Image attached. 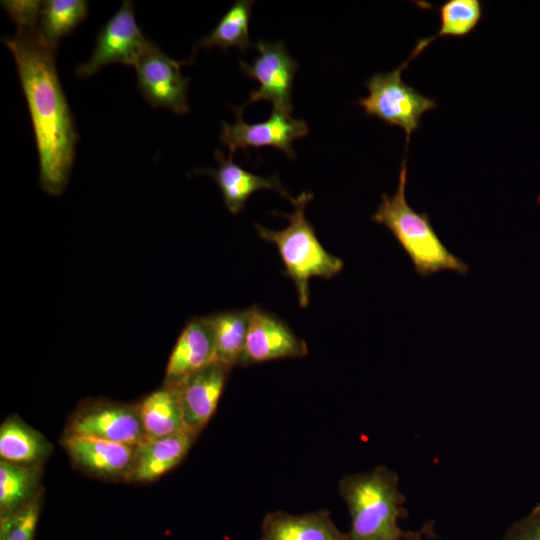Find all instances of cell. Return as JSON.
Segmentation results:
<instances>
[{
    "label": "cell",
    "mask_w": 540,
    "mask_h": 540,
    "mask_svg": "<svg viewBox=\"0 0 540 540\" xmlns=\"http://www.w3.org/2000/svg\"><path fill=\"white\" fill-rule=\"evenodd\" d=\"M62 445L72 464L93 477L132 481L136 447L97 438L63 435Z\"/></svg>",
    "instance_id": "8fae6325"
},
{
    "label": "cell",
    "mask_w": 540,
    "mask_h": 540,
    "mask_svg": "<svg viewBox=\"0 0 540 540\" xmlns=\"http://www.w3.org/2000/svg\"><path fill=\"white\" fill-rule=\"evenodd\" d=\"M53 450L38 430L17 415L8 416L0 426V459L28 466L43 465Z\"/></svg>",
    "instance_id": "ac0fdd59"
},
{
    "label": "cell",
    "mask_w": 540,
    "mask_h": 540,
    "mask_svg": "<svg viewBox=\"0 0 540 540\" xmlns=\"http://www.w3.org/2000/svg\"><path fill=\"white\" fill-rule=\"evenodd\" d=\"M417 56L412 51L409 58L393 71L371 76L366 81L368 95L356 102L367 116L376 117L388 126L402 128L406 144L418 129L423 114L437 106L434 99L426 97L402 79V72Z\"/></svg>",
    "instance_id": "5b68a950"
},
{
    "label": "cell",
    "mask_w": 540,
    "mask_h": 540,
    "mask_svg": "<svg viewBox=\"0 0 540 540\" xmlns=\"http://www.w3.org/2000/svg\"><path fill=\"white\" fill-rule=\"evenodd\" d=\"M64 435L97 438L138 446L148 437L138 404L106 399L87 400L70 416Z\"/></svg>",
    "instance_id": "8992f818"
},
{
    "label": "cell",
    "mask_w": 540,
    "mask_h": 540,
    "mask_svg": "<svg viewBox=\"0 0 540 540\" xmlns=\"http://www.w3.org/2000/svg\"><path fill=\"white\" fill-rule=\"evenodd\" d=\"M3 43L14 57L34 128L39 156V184L48 194L66 189L78 135L61 88L55 51L39 26L17 28Z\"/></svg>",
    "instance_id": "6da1fadb"
},
{
    "label": "cell",
    "mask_w": 540,
    "mask_h": 540,
    "mask_svg": "<svg viewBox=\"0 0 540 540\" xmlns=\"http://www.w3.org/2000/svg\"><path fill=\"white\" fill-rule=\"evenodd\" d=\"M312 198L311 192H302L291 200L294 210L290 214L273 212L288 219L289 225L282 230L274 231L255 224L259 236L277 247L285 267L283 274L294 283L302 308L310 303L312 278L330 279L344 268V261L325 250L315 228L306 219L305 208Z\"/></svg>",
    "instance_id": "277c9868"
},
{
    "label": "cell",
    "mask_w": 540,
    "mask_h": 540,
    "mask_svg": "<svg viewBox=\"0 0 540 540\" xmlns=\"http://www.w3.org/2000/svg\"><path fill=\"white\" fill-rule=\"evenodd\" d=\"M214 156L217 161L216 169L201 168L194 173L210 175L215 180L225 206L232 214H238L249 197L261 189H273L290 201L293 199L276 175L262 177L248 172L233 161V154L226 157L221 150H216Z\"/></svg>",
    "instance_id": "9a60e30c"
},
{
    "label": "cell",
    "mask_w": 540,
    "mask_h": 540,
    "mask_svg": "<svg viewBox=\"0 0 540 540\" xmlns=\"http://www.w3.org/2000/svg\"><path fill=\"white\" fill-rule=\"evenodd\" d=\"M440 28L434 40L443 37H465L472 33L483 16L479 0H448L437 8Z\"/></svg>",
    "instance_id": "cb8c5ba5"
},
{
    "label": "cell",
    "mask_w": 540,
    "mask_h": 540,
    "mask_svg": "<svg viewBox=\"0 0 540 540\" xmlns=\"http://www.w3.org/2000/svg\"><path fill=\"white\" fill-rule=\"evenodd\" d=\"M236 120L233 124L222 122L220 133L221 142L228 147L230 154L241 149L247 155L248 148L259 149L271 146L286 154L289 158L295 157L292 148L293 142L307 135L308 127L304 120L296 119L290 114L273 109L270 117L259 123H247L243 120V109L231 106Z\"/></svg>",
    "instance_id": "30bf717a"
},
{
    "label": "cell",
    "mask_w": 540,
    "mask_h": 540,
    "mask_svg": "<svg viewBox=\"0 0 540 540\" xmlns=\"http://www.w3.org/2000/svg\"><path fill=\"white\" fill-rule=\"evenodd\" d=\"M308 347L277 315L256 305L251 306V318L240 366L284 358H300Z\"/></svg>",
    "instance_id": "7c38bea8"
},
{
    "label": "cell",
    "mask_w": 540,
    "mask_h": 540,
    "mask_svg": "<svg viewBox=\"0 0 540 540\" xmlns=\"http://www.w3.org/2000/svg\"><path fill=\"white\" fill-rule=\"evenodd\" d=\"M254 47L259 55L253 63L240 60L239 66L248 77L259 83V87L251 91L248 100L240 107L244 110L253 102L266 100L273 104V109L290 114L293 111L292 84L298 62L282 41L257 40Z\"/></svg>",
    "instance_id": "52a82bcc"
},
{
    "label": "cell",
    "mask_w": 540,
    "mask_h": 540,
    "mask_svg": "<svg viewBox=\"0 0 540 540\" xmlns=\"http://www.w3.org/2000/svg\"><path fill=\"white\" fill-rule=\"evenodd\" d=\"M407 159H403L395 193H383L381 203L371 216L385 226L411 260L420 277L441 271L466 275L469 266L450 252L436 233L426 212H417L407 202Z\"/></svg>",
    "instance_id": "3957f363"
},
{
    "label": "cell",
    "mask_w": 540,
    "mask_h": 540,
    "mask_svg": "<svg viewBox=\"0 0 540 540\" xmlns=\"http://www.w3.org/2000/svg\"><path fill=\"white\" fill-rule=\"evenodd\" d=\"M208 317L214 333L216 360L231 368L240 366L250 324L251 307L217 312Z\"/></svg>",
    "instance_id": "44dd1931"
},
{
    "label": "cell",
    "mask_w": 540,
    "mask_h": 540,
    "mask_svg": "<svg viewBox=\"0 0 540 540\" xmlns=\"http://www.w3.org/2000/svg\"><path fill=\"white\" fill-rule=\"evenodd\" d=\"M43 494L0 519V540H34L40 517Z\"/></svg>",
    "instance_id": "d4e9b609"
},
{
    "label": "cell",
    "mask_w": 540,
    "mask_h": 540,
    "mask_svg": "<svg viewBox=\"0 0 540 540\" xmlns=\"http://www.w3.org/2000/svg\"><path fill=\"white\" fill-rule=\"evenodd\" d=\"M88 14L84 0L44 1L39 18V30L44 40L57 48L59 40L70 34Z\"/></svg>",
    "instance_id": "603a6c76"
},
{
    "label": "cell",
    "mask_w": 540,
    "mask_h": 540,
    "mask_svg": "<svg viewBox=\"0 0 540 540\" xmlns=\"http://www.w3.org/2000/svg\"><path fill=\"white\" fill-rule=\"evenodd\" d=\"M149 41L136 23L133 1L126 0L100 30L89 60L78 65L75 72L87 78L108 64L135 67Z\"/></svg>",
    "instance_id": "ba28073f"
},
{
    "label": "cell",
    "mask_w": 540,
    "mask_h": 540,
    "mask_svg": "<svg viewBox=\"0 0 540 540\" xmlns=\"http://www.w3.org/2000/svg\"><path fill=\"white\" fill-rule=\"evenodd\" d=\"M42 465L28 466L0 459V519L43 494Z\"/></svg>",
    "instance_id": "d6986e66"
},
{
    "label": "cell",
    "mask_w": 540,
    "mask_h": 540,
    "mask_svg": "<svg viewBox=\"0 0 540 540\" xmlns=\"http://www.w3.org/2000/svg\"><path fill=\"white\" fill-rule=\"evenodd\" d=\"M188 63L170 58L158 45L149 41L135 66L138 87L145 100L155 108L169 109L179 115L188 113L190 79L181 74V67Z\"/></svg>",
    "instance_id": "9c48e42d"
},
{
    "label": "cell",
    "mask_w": 540,
    "mask_h": 540,
    "mask_svg": "<svg viewBox=\"0 0 540 540\" xmlns=\"http://www.w3.org/2000/svg\"><path fill=\"white\" fill-rule=\"evenodd\" d=\"M399 475L385 465L363 473L347 474L338 491L350 515L346 540H424L435 536L434 522L419 530H404L399 522L408 516Z\"/></svg>",
    "instance_id": "7a4b0ae2"
},
{
    "label": "cell",
    "mask_w": 540,
    "mask_h": 540,
    "mask_svg": "<svg viewBox=\"0 0 540 540\" xmlns=\"http://www.w3.org/2000/svg\"><path fill=\"white\" fill-rule=\"evenodd\" d=\"M260 540H346L328 510L291 514L276 510L267 513L261 524Z\"/></svg>",
    "instance_id": "2e32d148"
},
{
    "label": "cell",
    "mask_w": 540,
    "mask_h": 540,
    "mask_svg": "<svg viewBox=\"0 0 540 540\" xmlns=\"http://www.w3.org/2000/svg\"><path fill=\"white\" fill-rule=\"evenodd\" d=\"M231 369L215 361L171 387L177 394L186 431L197 436L208 424L216 412Z\"/></svg>",
    "instance_id": "4fadbf2b"
},
{
    "label": "cell",
    "mask_w": 540,
    "mask_h": 540,
    "mask_svg": "<svg viewBox=\"0 0 540 540\" xmlns=\"http://www.w3.org/2000/svg\"><path fill=\"white\" fill-rule=\"evenodd\" d=\"M143 429L148 438L186 431L175 390L163 385L138 403Z\"/></svg>",
    "instance_id": "ffe728a7"
},
{
    "label": "cell",
    "mask_w": 540,
    "mask_h": 540,
    "mask_svg": "<svg viewBox=\"0 0 540 540\" xmlns=\"http://www.w3.org/2000/svg\"><path fill=\"white\" fill-rule=\"evenodd\" d=\"M2 7L15 22L17 28H35L39 26L43 1H2Z\"/></svg>",
    "instance_id": "484cf974"
},
{
    "label": "cell",
    "mask_w": 540,
    "mask_h": 540,
    "mask_svg": "<svg viewBox=\"0 0 540 540\" xmlns=\"http://www.w3.org/2000/svg\"><path fill=\"white\" fill-rule=\"evenodd\" d=\"M195 438L188 431H180L144 440L136 447L132 481L151 482L171 471L185 458Z\"/></svg>",
    "instance_id": "e0dca14e"
},
{
    "label": "cell",
    "mask_w": 540,
    "mask_h": 540,
    "mask_svg": "<svg viewBox=\"0 0 540 540\" xmlns=\"http://www.w3.org/2000/svg\"><path fill=\"white\" fill-rule=\"evenodd\" d=\"M502 540H540V504L514 521L505 531Z\"/></svg>",
    "instance_id": "4316f807"
},
{
    "label": "cell",
    "mask_w": 540,
    "mask_h": 540,
    "mask_svg": "<svg viewBox=\"0 0 540 540\" xmlns=\"http://www.w3.org/2000/svg\"><path fill=\"white\" fill-rule=\"evenodd\" d=\"M253 5L254 1L251 0L235 1L213 31L198 45L206 49L218 47L222 50L235 47L242 53L248 48H253L254 43L249 37V20Z\"/></svg>",
    "instance_id": "7402d4cb"
},
{
    "label": "cell",
    "mask_w": 540,
    "mask_h": 540,
    "mask_svg": "<svg viewBox=\"0 0 540 540\" xmlns=\"http://www.w3.org/2000/svg\"><path fill=\"white\" fill-rule=\"evenodd\" d=\"M215 361L216 346L209 317H193L182 329L170 353L163 385L174 387Z\"/></svg>",
    "instance_id": "5bb4252c"
}]
</instances>
